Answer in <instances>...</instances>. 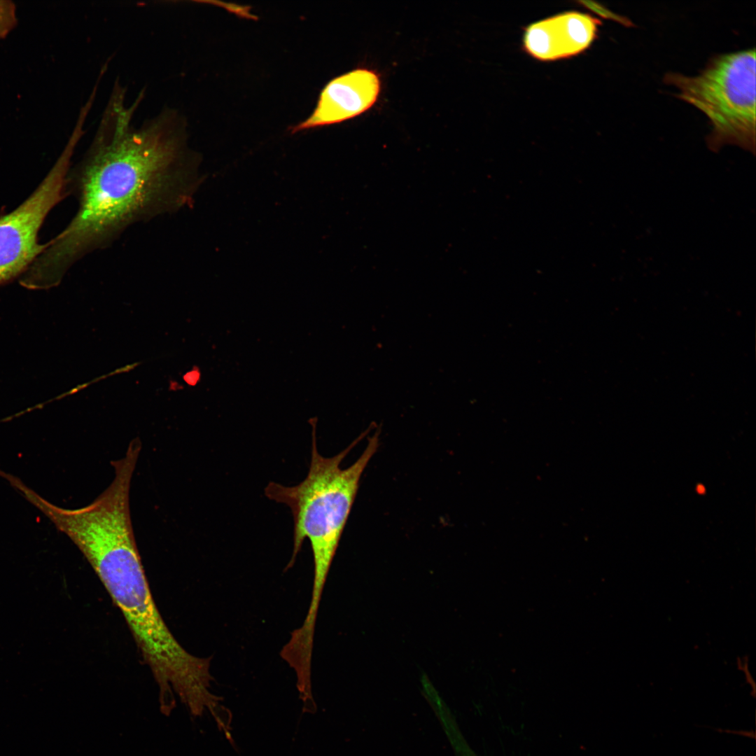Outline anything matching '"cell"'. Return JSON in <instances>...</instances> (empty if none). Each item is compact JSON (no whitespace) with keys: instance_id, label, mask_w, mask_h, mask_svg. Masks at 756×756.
I'll list each match as a JSON object with an SVG mask.
<instances>
[{"instance_id":"6da1fadb","label":"cell","mask_w":756,"mask_h":756,"mask_svg":"<svg viewBox=\"0 0 756 756\" xmlns=\"http://www.w3.org/2000/svg\"><path fill=\"white\" fill-rule=\"evenodd\" d=\"M144 92L127 105L125 88L115 82L90 146L67 174L78 210L25 274L34 288L57 286L75 263L110 246L130 226L192 205L203 179L186 120L165 107L136 127Z\"/></svg>"},{"instance_id":"7a4b0ae2","label":"cell","mask_w":756,"mask_h":756,"mask_svg":"<svg viewBox=\"0 0 756 756\" xmlns=\"http://www.w3.org/2000/svg\"><path fill=\"white\" fill-rule=\"evenodd\" d=\"M78 547L122 612L160 691L181 694L211 678V657L188 652L174 636L153 599L133 532L130 505L94 502L68 524Z\"/></svg>"},{"instance_id":"3957f363","label":"cell","mask_w":756,"mask_h":756,"mask_svg":"<svg viewBox=\"0 0 756 756\" xmlns=\"http://www.w3.org/2000/svg\"><path fill=\"white\" fill-rule=\"evenodd\" d=\"M316 420H311V461L307 477L288 486L270 482L264 492L270 500L289 507L293 518V549L286 566L290 568L305 539L313 555L314 582L308 609L318 612L321 597L332 559L353 506L363 472L379 447V433L369 438L360 457L346 468L340 464L369 433L364 431L347 447L332 457L317 449Z\"/></svg>"},{"instance_id":"277c9868","label":"cell","mask_w":756,"mask_h":756,"mask_svg":"<svg viewBox=\"0 0 756 756\" xmlns=\"http://www.w3.org/2000/svg\"><path fill=\"white\" fill-rule=\"evenodd\" d=\"M678 97L709 119L713 146L734 144L748 149L755 144V50H742L712 59L696 76L667 74Z\"/></svg>"},{"instance_id":"5b68a950","label":"cell","mask_w":756,"mask_h":756,"mask_svg":"<svg viewBox=\"0 0 756 756\" xmlns=\"http://www.w3.org/2000/svg\"><path fill=\"white\" fill-rule=\"evenodd\" d=\"M82 135L72 132L47 175L12 211L0 216V287L20 279L44 251L40 230L51 210L69 196L66 176Z\"/></svg>"},{"instance_id":"8992f818","label":"cell","mask_w":756,"mask_h":756,"mask_svg":"<svg viewBox=\"0 0 756 756\" xmlns=\"http://www.w3.org/2000/svg\"><path fill=\"white\" fill-rule=\"evenodd\" d=\"M382 91L376 70L359 67L331 79L321 91L311 115L292 127L293 133L338 124L370 110Z\"/></svg>"},{"instance_id":"52a82bcc","label":"cell","mask_w":756,"mask_h":756,"mask_svg":"<svg viewBox=\"0 0 756 756\" xmlns=\"http://www.w3.org/2000/svg\"><path fill=\"white\" fill-rule=\"evenodd\" d=\"M600 24L589 14L564 12L527 27L523 46L528 54L541 61L572 57L593 43Z\"/></svg>"},{"instance_id":"ba28073f","label":"cell","mask_w":756,"mask_h":756,"mask_svg":"<svg viewBox=\"0 0 756 756\" xmlns=\"http://www.w3.org/2000/svg\"><path fill=\"white\" fill-rule=\"evenodd\" d=\"M17 24V8L14 2L0 0V40L6 38Z\"/></svg>"}]
</instances>
